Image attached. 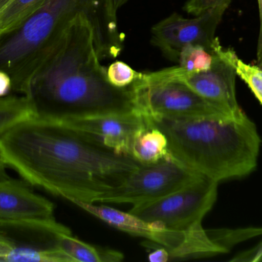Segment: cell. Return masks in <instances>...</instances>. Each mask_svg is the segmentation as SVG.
<instances>
[{"mask_svg": "<svg viewBox=\"0 0 262 262\" xmlns=\"http://www.w3.org/2000/svg\"><path fill=\"white\" fill-rule=\"evenodd\" d=\"M0 158L28 184L71 203H98L140 166L62 122L35 115L0 138Z\"/></svg>", "mask_w": 262, "mask_h": 262, "instance_id": "1", "label": "cell"}, {"mask_svg": "<svg viewBox=\"0 0 262 262\" xmlns=\"http://www.w3.org/2000/svg\"><path fill=\"white\" fill-rule=\"evenodd\" d=\"M101 60L93 25L80 14L24 95L35 116L66 120L137 112L130 86L111 85Z\"/></svg>", "mask_w": 262, "mask_h": 262, "instance_id": "2", "label": "cell"}, {"mask_svg": "<svg viewBox=\"0 0 262 262\" xmlns=\"http://www.w3.org/2000/svg\"><path fill=\"white\" fill-rule=\"evenodd\" d=\"M80 14L92 22L99 52L121 49L124 37L112 0H46L18 27L0 37V70L10 76L12 92L26 94L71 22Z\"/></svg>", "mask_w": 262, "mask_h": 262, "instance_id": "3", "label": "cell"}, {"mask_svg": "<svg viewBox=\"0 0 262 262\" xmlns=\"http://www.w3.org/2000/svg\"><path fill=\"white\" fill-rule=\"evenodd\" d=\"M146 118L166 135L172 158L202 176L220 183L247 176L256 169L261 140L257 126L248 116Z\"/></svg>", "mask_w": 262, "mask_h": 262, "instance_id": "4", "label": "cell"}, {"mask_svg": "<svg viewBox=\"0 0 262 262\" xmlns=\"http://www.w3.org/2000/svg\"><path fill=\"white\" fill-rule=\"evenodd\" d=\"M130 90L136 110L145 117L173 120L236 119L226 109L203 98L184 83L163 76L160 71L140 72Z\"/></svg>", "mask_w": 262, "mask_h": 262, "instance_id": "5", "label": "cell"}, {"mask_svg": "<svg viewBox=\"0 0 262 262\" xmlns=\"http://www.w3.org/2000/svg\"><path fill=\"white\" fill-rule=\"evenodd\" d=\"M71 233L55 218L0 217V261L72 262L61 248Z\"/></svg>", "mask_w": 262, "mask_h": 262, "instance_id": "6", "label": "cell"}, {"mask_svg": "<svg viewBox=\"0 0 262 262\" xmlns=\"http://www.w3.org/2000/svg\"><path fill=\"white\" fill-rule=\"evenodd\" d=\"M218 185L201 177L163 198L133 206L129 212L164 229L185 232L201 223L212 209L218 195Z\"/></svg>", "mask_w": 262, "mask_h": 262, "instance_id": "7", "label": "cell"}, {"mask_svg": "<svg viewBox=\"0 0 262 262\" xmlns=\"http://www.w3.org/2000/svg\"><path fill=\"white\" fill-rule=\"evenodd\" d=\"M201 177L172 157L154 164H140L121 186L98 203L139 206L163 198Z\"/></svg>", "mask_w": 262, "mask_h": 262, "instance_id": "8", "label": "cell"}, {"mask_svg": "<svg viewBox=\"0 0 262 262\" xmlns=\"http://www.w3.org/2000/svg\"><path fill=\"white\" fill-rule=\"evenodd\" d=\"M229 6L220 5L193 18L174 12L152 28L151 43L177 63L182 49L188 45H201L215 52L222 46L215 31Z\"/></svg>", "mask_w": 262, "mask_h": 262, "instance_id": "9", "label": "cell"}, {"mask_svg": "<svg viewBox=\"0 0 262 262\" xmlns=\"http://www.w3.org/2000/svg\"><path fill=\"white\" fill-rule=\"evenodd\" d=\"M160 71L163 76L181 82L203 98L226 109L236 119L247 116L240 108L235 94V68L222 48L211 69L205 72H188L180 66Z\"/></svg>", "mask_w": 262, "mask_h": 262, "instance_id": "10", "label": "cell"}, {"mask_svg": "<svg viewBox=\"0 0 262 262\" xmlns=\"http://www.w3.org/2000/svg\"><path fill=\"white\" fill-rule=\"evenodd\" d=\"M58 121L93 137L118 153L128 155L136 135L148 126L146 117L138 112Z\"/></svg>", "mask_w": 262, "mask_h": 262, "instance_id": "11", "label": "cell"}, {"mask_svg": "<svg viewBox=\"0 0 262 262\" xmlns=\"http://www.w3.org/2000/svg\"><path fill=\"white\" fill-rule=\"evenodd\" d=\"M72 203L115 229L134 236L146 238L147 241L166 249L178 247L186 238V231L180 232L164 229L155 223L144 221L130 212H122L108 206H98L95 203L80 201Z\"/></svg>", "mask_w": 262, "mask_h": 262, "instance_id": "12", "label": "cell"}, {"mask_svg": "<svg viewBox=\"0 0 262 262\" xmlns=\"http://www.w3.org/2000/svg\"><path fill=\"white\" fill-rule=\"evenodd\" d=\"M55 206L37 195L23 180L0 181V217L12 218H53Z\"/></svg>", "mask_w": 262, "mask_h": 262, "instance_id": "13", "label": "cell"}, {"mask_svg": "<svg viewBox=\"0 0 262 262\" xmlns=\"http://www.w3.org/2000/svg\"><path fill=\"white\" fill-rule=\"evenodd\" d=\"M166 249L169 254V261L207 258L226 253L224 249L211 239L202 223L186 231V238L180 246Z\"/></svg>", "mask_w": 262, "mask_h": 262, "instance_id": "14", "label": "cell"}, {"mask_svg": "<svg viewBox=\"0 0 262 262\" xmlns=\"http://www.w3.org/2000/svg\"><path fill=\"white\" fill-rule=\"evenodd\" d=\"M130 155L143 165L154 164L172 157L166 135L149 122L148 126L140 131L134 138Z\"/></svg>", "mask_w": 262, "mask_h": 262, "instance_id": "15", "label": "cell"}, {"mask_svg": "<svg viewBox=\"0 0 262 262\" xmlns=\"http://www.w3.org/2000/svg\"><path fill=\"white\" fill-rule=\"evenodd\" d=\"M61 248L72 262H118L124 258L118 251L88 244L72 233L63 235Z\"/></svg>", "mask_w": 262, "mask_h": 262, "instance_id": "16", "label": "cell"}, {"mask_svg": "<svg viewBox=\"0 0 262 262\" xmlns=\"http://www.w3.org/2000/svg\"><path fill=\"white\" fill-rule=\"evenodd\" d=\"M35 115L25 95H9L0 98V138L18 123Z\"/></svg>", "mask_w": 262, "mask_h": 262, "instance_id": "17", "label": "cell"}, {"mask_svg": "<svg viewBox=\"0 0 262 262\" xmlns=\"http://www.w3.org/2000/svg\"><path fill=\"white\" fill-rule=\"evenodd\" d=\"M222 48L223 46H220L213 52L201 45H188L180 52L179 66L192 73L209 70L215 63Z\"/></svg>", "mask_w": 262, "mask_h": 262, "instance_id": "18", "label": "cell"}, {"mask_svg": "<svg viewBox=\"0 0 262 262\" xmlns=\"http://www.w3.org/2000/svg\"><path fill=\"white\" fill-rule=\"evenodd\" d=\"M225 54L235 68L237 75L247 84L262 106V66L244 63L232 49H225Z\"/></svg>", "mask_w": 262, "mask_h": 262, "instance_id": "19", "label": "cell"}, {"mask_svg": "<svg viewBox=\"0 0 262 262\" xmlns=\"http://www.w3.org/2000/svg\"><path fill=\"white\" fill-rule=\"evenodd\" d=\"M207 232L211 239L228 253L236 245L255 237L261 236L262 227L212 229L207 230Z\"/></svg>", "mask_w": 262, "mask_h": 262, "instance_id": "20", "label": "cell"}, {"mask_svg": "<svg viewBox=\"0 0 262 262\" xmlns=\"http://www.w3.org/2000/svg\"><path fill=\"white\" fill-rule=\"evenodd\" d=\"M140 72H137L124 62L116 61L107 69V78L111 85L125 89L131 86L140 76Z\"/></svg>", "mask_w": 262, "mask_h": 262, "instance_id": "21", "label": "cell"}, {"mask_svg": "<svg viewBox=\"0 0 262 262\" xmlns=\"http://www.w3.org/2000/svg\"><path fill=\"white\" fill-rule=\"evenodd\" d=\"M231 1L232 0H189L183 9L188 13L196 16L220 5H230Z\"/></svg>", "mask_w": 262, "mask_h": 262, "instance_id": "22", "label": "cell"}, {"mask_svg": "<svg viewBox=\"0 0 262 262\" xmlns=\"http://www.w3.org/2000/svg\"><path fill=\"white\" fill-rule=\"evenodd\" d=\"M230 261L233 262L262 261V241L255 247L235 255Z\"/></svg>", "mask_w": 262, "mask_h": 262, "instance_id": "23", "label": "cell"}, {"mask_svg": "<svg viewBox=\"0 0 262 262\" xmlns=\"http://www.w3.org/2000/svg\"><path fill=\"white\" fill-rule=\"evenodd\" d=\"M12 92V83L10 76L4 71L0 70V98L7 96Z\"/></svg>", "mask_w": 262, "mask_h": 262, "instance_id": "24", "label": "cell"}, {"mask_svg": "<svg viewBox=\"0 0 262 262\" xmlns=\"http://www.w3.org/2000/svg\"><path fill=\"white\" fill-rule=\"evenodd\" d=\"M257 64L262 66V31L259 32L257 45Z\"/></svg>", "mask_w": 262, "mask_h": 262, "instance_id": "25", "label": "cell"}, {"mask_svg": "<svg viewBox=\"0 0 262 262\" xmlns=\"http://www.w3.org/2000/svg\"><path fill=\"white\" fill-rule=\"evenodd\" d=\"M7 168L6 164H5V163L2 161L1 158H0V181H3V180L8 179V178H10L9 175H8L7 171H6Z\"/></svg>", "mask_w": 262, "mask_h": 262, "instance_id": "26", "label": "cell"}, {"mask_svg": "<svg viewBox=\"0 0 262 262\" xmlns=\"http://www.w3.org/2000/svg\"><path fill=\"white\" fill-rule=\"evenodd\" d=\"M128 0H112V6H113L115 12H118V9L125 4Z\"/></svg>", "mask_w": 262, "mask_h": 262, "instance_id": "27", "label": "cell"}, {"mask_svg": "<svg viewBox=\"0 0 262 262\" xmlns=\"http://www.w3.org/2000/svg\"><path fill=\"white\" fill-rule=\"evenodd\" d=\"M258 1V10H259V18H260V30L259 32L262 31V0H257Z\"/></svg>", "mask_w": 262, "mask_h": 262, "instance_id": "28", "label": "cell"}, {"mask_svg": "<svg viewBox=\"0 0 262 262\" xmlns=\"http://www.w3.org/2000/svg\"><path fill=\"white\" fill-rule=\"evenodd\" d=\"M12 0H0V11L5 7V6H7Z\"/></svg>", "mask_w": 262, "mask_h": 262, "instance_id": "29", "label": "cell"}, {"mask_svg": "<svg viewBox=\"0 0 262 262\" xmlns=\"http://www.w3.org/2000/svg\"><path fill=\"white\" fill-rule=\"evenodd\" d=\"M0 37H1V35H0Z\"/></svg>", "mask_w": 262, "mask_h": 262, "instance_id": "30", "label": "cell"}]
</instances>
